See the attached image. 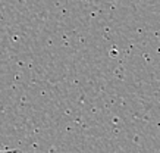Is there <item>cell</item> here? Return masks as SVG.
Segmentation results:
<instances>
[{"instance_id": "6da1fadb", "label": "cell", "mask_w": 160, "mask_h": 153, "mask_svg": "<svg viewBox=\"0 0 160 153\" xmlns=\"http://www.w3.org/2000/svg\"><path fill=\"white\" fill-rule=\"evenodd\" d=\"M0 153H22L19 150H0Z\"/></svg>"}]
</instances>
